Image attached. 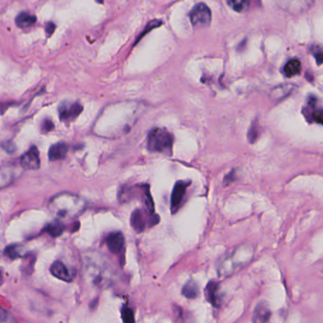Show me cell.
Instances as JSON below:
<instances>
[{
    "label": "cell",
    "mask_w": 323,
    "mask_h": 323,
    "mask_svg": "<svg viewBox=\"0 0 323 323\" xmlns=\"http://www.w3.org/2000/svg\"><path fill=\"white\" fill-rule=\"evenodd\" d=\"M84 276L91 287L98 289L111 288L117 282V271L100 253H88L84 257Z\"/></svg>",
    "instance_id": "cell-1"
},
{
    "label": "cell",
    "mask_w": 323,
    "mask_h": 323,
    "mask_svg": "<svg viewBox=\"0 0 323 323\" xmlns=\"http://www.w3.org/2000/svg\"><path fill=\"white\" fill-rule=\"evenodd\" d=\"M49 210L55 216L63 219H72L79 217L83 213L86 204L79 196L68 192L55 195L49 201Z\"/></svg>",
    "instance_id": "cell-2"
},
{
    "label": "cell",
    "mask_w": 323,
    "mask_h": 323,
    "mask_svg": "<svg viewBox=\"0 0 323 323\" xmlns=\"http://www.w3.org/2000/svg\"><path fill=\"white\" fill-rule=\"evenodd\" d=\"M254 249L249 244L235 248L218 265V274L220 278H228L246 267L253 258Z\"/></svg>",
    "instance_id": "cell-3"
},
{
    "label": "cell",
    "mask_w": 323,
    "mask_h": 323,
    "mask_svg": "<svg viewBox=\"0 0 323 323\" xmlns=\"http://www.w3.org/2000/svg\"><path fill=\"white\" fill-rule=\"evenodd\" d=\"M173 136L166 129L155 128L147 136V148L153 153H168L173 146Z\"/></svg>",
    "instance_id": "cell-4"
},
{
    "label": "cell",
    "mask_w": 323,
    "mask_h": 323,
    "mask_svg": "<svg viewBox=\"0 0 323 323\" xmlns=\"http://www.w3.org/2000/svg\"><path fill=\"white\" fill-rule=\"evenodd\" d=\"M190 21L195 28H205L212 21V12L204 3H199L190 12Z\"/></svg>",
    "instance_id": "cell-5"
},
{
    "label": "cell",
    "mask_w": 323,
    "mask_h": 323,
    "mask_svg": "<svg viewBox=\"0 0 323 323\" xmlns=\"http://www.w3.org/2000/svg\"><path fill=\"white\" fill-rule=\"evenodd\" d=\"M315 0H277L278 6L291 14L307 12L314 5Z\"/></svg>",
    "instance_id": "cell-6"
},
{
    "label": "cell",
    "mask_w": 323,
    "mask_h": 323,
    "mask_svg": "<svg viewBox=\"0 0 323 323\" xmlns=\"http://www.w3.org/2000/svg\"><path fill=\"white\" fill-rule=\"evenodd\" d=\"M23 168L17 165L0 166V190L10 186L22 175Z\"/></svg>",
    "instance_id": "cell-7"
},
{
    "label": "cell",
    "mask_w": 323,
    "mask_h": 323,
    "mask_svg": "<svg viewBox=\"0 0 323 323\" xmlns=\"http://www.w3.org/2000/svg\"><path fill=\"white\" fill-rule=\"evenodd\" d=\"M40 165H41V161H40L39 150L34 146L30 147V149L20 159V165L22 166L23 169L36 170L40 167Z\"/></svg>",
    "instance_id": "cell-8"
},
{
    "label": "cell",
    "mask_w": 323,
    "mask_h": 323,
    "mask_svg": "<svg viewBox=\"0 0 323 323\" xmlns=\"http://www.w3.org/2000/svg\"><path fill=\"white\" fill-rule=\"evenodd\" d=\"M83 112V106L78 102H64L59 107V116L63 121H72Z\"/></svg>",
    "instance_id": "cell-9"
},
{
    "label": "cell",
    "mask_w": 323,
    "mask_h": 323,
    "mask_svg": "<svg viewBox=\"0 0 323 323\" xmlns=\"http://www.w3.org/2000/svg\"><path fill=\"white\" fill-rule=\"evenodd\" d=\"M189 186V182L180 181L175 183L171 195V212L175 214L182 205L184 195L186 193V189Z\"/></svg>",
    "instance_id": "cell-10"
},
{
    "label": "cell",
    "mask_w": 323,
    "mask_h": 323,
    "mask_svg": "<svg viewBox=\"0 0 323 323\" xmlns=\"http://www.w3.org/2000/svg\"><path fill=\"white\" fill-rule=\"evenodd\" d=\"M50 272L53 276L56 277L57 279L65 281V282H72L73 279L75 278V272L74 271L67 268L63 262L56 261L53 263L50 268Z\"/></svg>",
    "instance_id": "cell-11"
},
{
    "label": "cell",
    "mask_w": 323,
    "mask_h": 323,
    "mask_svg": "<svg viewBox=\"0 0 323 323\" xmlns=\"http://www.w3.org/2000/svg\"><path fill=\"white\" fill-rule=\"evenodd\" d=\"M271 317V307L264 300L258 302L253 313V323H268Z\"/></svg>",
    "instance_id": "cell-12"
},
{
    "label": "cell",
    "mask_w": 323,
    "mask_h": 323,
    "mask_svg": "<svg viewBox=\"0 0 323 323\" xmlns=\"http://www.w3.org/2000/svg\"><path fill=\"white\" fill-rule=\"evenodd\" d=\"M106 245L113 254L121 253L124 247V236L120 232H115L107 236Z\"/></svg>",
    "instance_id": "cell-13"
},
{
    "label": "cell",
    "mask_w": 323,
    "mask_h": 323,
    "mask_svg": "<svg viewBox=\"0 0 323 323\" xmlns=\"http://www.w3.org/2000/svg\"><path fill=\"white\" fill-rule=\"evenodd\" d=\"M206 299L215 307L221 305V297L219 294V284L215 281L209 282L205 288Z\"/></svg>",
    "instance_id": "cell-14"
},
{
    "label": "cell",
    "mask_w": 323,
    "mask_h": 323,
    "mask_svg": "<svg viewBox=\"0 0 323 323\" xmlns=\"http://www.w3.org/2000/svg\"><path fill=\"white\" fill-rule=\"evenodd\" d=\"M296 85L292 83H284L278 85L275 88L272 89L271 92V99L274 101H281L284 100L287 97L291 94L294 91Z\"/></svg>",
    "instance_id": "cell-15"
},
{
    "label": "cell",
    "mask_w": 323,
    "mask_h": 323,
    "mask_svg": "<svg viewBox=\"0 0 323 323\" xmlns=\"http://www.w3.org/2000/svg\"><path fill=\"white\" fill-rule=\"evenodd\" d=\"M147 222L146 214L140 209H136V211L132 212L131 217H130V225L136 232L141 233L146 229Z\"/></svg>",
    "instance_id": "cell-16"
},
{
    "label": "cell",
    "mask_w": 323,
    "mask_h": 323,
    "mask_svg": "<svg viewBox=\"0 0 323 323\" xmlns=\"http://www.w3.org/2000/svg\"><path fill=\"white\" fill-rule=\"evenodd\" d=\"M68 151V146L65 143H57L52 145L48 150V159L50 161H59L65 158Z\"/></svg>",
    "instance_id": "cell-17"
},
{
    "label": "cell",
    "mask_w": 323,
    "mask_h": 323,
    "mask_svg": "<svg viewBox=\"0 0 323 323\" xmlns=\"http://www.w3.org/2000/svg\"><path fill=\"white\" fill-rule=\"evenodd\" d=\"M36 22V16L33 14H31L30 12H20L16 16L15 19V23L18 28L21 29H27L30 28L31 26H33Z\"/></svg>",
    "instance_id": "cell-18"
},
{
    "label": "cell",
    "mask_w": 323,
    "mask_h": 323,
    "mask_svg": "<svg viewBox=\"0 0 323 323\" xmlns=\"http://www.w3.org/2000/svg\"><path fill=\"white\" fill-rule=\"evenodd\" d=\"M301 70V64L300 61L297 59H292L288 61L283 67V74L288 78H292L294 76L299 75Z\"/></svg>",
    "instance_id": "cell-19"
},
{
    "label": "cell",
    "mask_w": 323,
    "mask_h": 323,
    "mask_svg": "<svg viewBox=\"0 0 323 323\" xmlns=\"http://www.w3.org/2000/svg\"><path fill=\"white\" fill-rule=\"evenodd\" d=\"M200 294V288L198 283L190 280L182 288V295L187 299H196Z\"/></svg>",
    "instance_id": "cell-20"
},
{
    "label": "cell",
    "mask_w": 323,
    "mask_h": 323,
    "mask_svg": "<svg viewBox=\"0 0 323 323\" xmlns=\"http://www.w3.org/2000/svg\"><path fill=\"white\" fill-rule=\"evenodd\" d=\"M44 231L53 237H57L65 232V226L59 220H55L53 222L47 224Z\"/></svg>",
    "instance_id": "cell-21"
},
{
    "label": "cell",
    "mask_w": 323,
    "mask_h": 323,
    "mask_svg": "<svg viewBox=\"0 0 323 323\" xmlns=\"http://www.w3.org/2000/svg\"><path fill=\"white\" fill-rule=\"evenodd\" d=\"M228 4L235 12H245L250 6V0H228Z\"/></svg>",
    "instance_id": "cell-22"
},
{
    "label": "cell",
    "mask_w": 323,
    "mask_h": 323,
    "mask_svg": "<svg viewBox=\"0 0 323 323\" xmlns=\"http://www.w3.org/2000/svg\"><path fill=\"white\" fill-rule=\"evenodd\" d=\"M21 253H22V247L20 245H12V246L6 248V250H5V254L9 258L12 259V260L20 257Z\"/></svg>",
    "instance_id": "cell-23"
},
{
    "label": "cell",
    "mask_w": 323,
    "mask_h": 323,
    "mask_svg": "<svg viewBox=\"0 0 323 323\" xmlns=\"http://www.w3.org/2000/svg\"><path fill=\"white\" fill-rule=\"evenodd\" d=\"M121 316L124 323H136V317L135 313L131 308L128 306H124L121 310Z\"/></svg>",
    "instance_id": "cell-24"
},
{
    "label": "cell",
    "mask_w": 323,
    "mask_h": 323,
    "mask_svg": "<svg viewBox=\"0 0 323 323\" xmlns=\"http://www.w3.org/2000/svg\"><path fill=\"white\" fill-rule=\"evenodd\" d=\"M0 323H16V320L10 312L0 307Z\"/></svg>",
    "instance_id": "cell-25"
},
{
    "label": "cell",
    "mask_w": 323,
    "mask_h": 323,
    "mask_svg": "<svg viewBox=\"0 0 323 323\" xmlns=\"http://www.w3.org/2000/svg\"><path fill=\"white\" fill-rule=\"evenodd\" d=\"M258 123L257 122H253V123H252L251 128L249 129V132H248L249 141L251 142V143H254V142L256 141V139L258 137Z\"/></svg>",
    "instance_id": "cell-26"
},
{
    "label": "cell",
    "mask_w": 323,
    "mask_h": 323,
    "mask_svg": "<svg viewBox=\"0 0 323 323\" xmlns=\"http://www.w3.org/2000/svg\"><path fill=\"white\" fill-rule=\"evenodd\" d=\"M312 53L316 59V62L318 65L323 64V47H315L312 50Z\"/></svg>",
    "instance_id": "cell-27"
},
{
    "label": "cell",
    "mask_w": 323,
    "mask_h": 323,
    "mask_svg": "<svg viewBox=\"0 0 323 323\" xmlns=\"http://www.w3.org/2000/svg\"><path fill=\"white\" fill-rule=\"evenodd\" d=\"M53 128H54V125H53V122L51 120L45 119V120L43 121L41 126V129L43 132H48V131L52 130Z\"/></svg>",
    "instance_id": "cell-28"
},
{
    "label": "cell",
    "mask_w": 323,
    "mask_h": 323,
    "mask_svg": "<svg viewBox=\"0 0 323 323\" xmlns=\"http://www.w3.org/2000/svg\"><path fill=\"white\" fill-rule=\"evenodd\" d=\"M312 118L317 123L323 125V110H316L313 112Z\"/></svg>",
    "instance_id": "cell-29"
},
{
    "label": "cell",
    "mask_w": 323,
    "mask_h": 323,
    "mask_svg": "<svg viewBox=\"0 0 323 323\" xmlns=\"http://www.w3.org/2000/svg\"><path fill=\"white\" fill-rule=\"evenodd\" d=\"M2 147L6 150L7 153H12L15 150V146L12 144V142H6L2 145Z\"/></svg>",
    "instance_id": "cell-30"
},
{
    "label": "cell",
    "mask_w": 323,
    "mask_h": 323,
    "mask_svg": "<svg viewBox=\"0 0 323 323\" xmlns=\"http://www.w3.org/2000/svg\"><path fill=\"white\" fill-rule=\"evenodd\" d=\"M55 25L52 23V22H49V23H47L46 25V31H47V36H50L52 34L53 32H54V30H55Z\"/></svg>",
    "instance_id": "cell-31"
},
{
    "label": "cell",
    "mask_w": 323,
    "mask_h": 323,
    "mask_svg": "<svg viewBox=\"0 0 323 323\" xmlns=\"http://www.w3.org/2000/svg\"><path fill=\"white\" fill-rule=\"evenodd\" d=\"M99 3H103V0H97Z\"/></svg>",
    "instance_id": "cell-32"
}]
</instances>
